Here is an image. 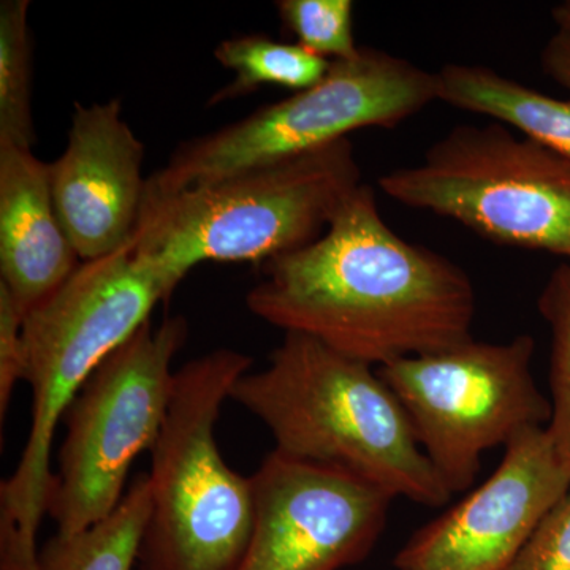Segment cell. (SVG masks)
Here are the masks:
<instances>
[{"label": "cell", "instance_id": "cell-1", "mask_svg": "<svg viewBox=\"0 0 570 570\" xmlns=\"http://www.w3.org/2000/svg\"><path fill=\"white\" fill-rule=\"evenodd\" d=\"M246 306L284 333L381 367L471 340L475 292L455 262L395 234L362 184L316 242L262 265Z\"/></svg>", "mask_w": 570, "mask_h": 570}, {"label": "cell", "instance_id": "cell-2", "mask_svg": "<svg viewBox=\"0 0 570 570\" xmlns=\"http://www.w3.org/2000/svg\"><path fill=\"white\" fill-rule=\"evenodd\" d=\"M174 292L160 269L129 246L81 262L55 295L24 317L32 422L17 469L0 485V570H40L37 532L55 480L56 430L94 371Z\"/></svg>", "mask_w": 570, "mask_h": 570}, {"label": "cell", "instance_id": "cell-3", "mask_svg": "<svg viewBox=\"0 0 570 570\" xmlns=\"http://www.w3.org/2000/svg\"><path fill=\"white\" fill-rule=\"evenodd\" d=\"M230 400L268 428L283 455L351 472L426 508L452 498L377 367L313 337L285 333L268 366L239 377Z\"/></svg>", "mask_w": 570, "mask_h": 570}, {"label": "cell", "instance_id": "cell-4", "mask_svg": "<svg viewBox=\"0 0 570 570\" xmlns=\"http://www.w3.org/2000/svg\"><path fill=\"white\" fill-rule=\"evenodd\" d=\"M351 138L167 195H145L134 254L178 287L205 262L262 266L324 235L362 186Z\"/></svg>", "mask_w": 570, "mask_h": 570}, {"label": "cell", "instance_id": "cell-5", "mask_svg": "<svg viewBox=\"0 0 570 570\" xmlns=\"http://www.w3.org/2000/svg\"><path fill=\"white\" fill-rule=\"evenodd\" d=\"M253 358L216 348L175 373L170 406L151 449V510L138 570H239L254 531L253 479L225 463L216 425Z\"/></svg>", "mask_w": 570, "mask_h": 570}, {"label": "cell", "instance_id": "cell-6", "mask_svg": "<svg viewBox=\"0 0 570 570\" xmlns=\"http://www.w3.org/2000/svg\"><path fill=\"white\" fill-rule=\"evenodd\" d=\"M436 100V73L389 52L362 48L354 59L332 62L313 88L184 141L149 176L145 195L175 194L302 156L367 127L390 129Z\"/></svg>", "mask_w": 570, "mask_h": 570}, {"label": "cell", "instance_id": "cell-7", "mask_svg": "<svg viewBox=\"0 0 570 570\" xmlns=\"http://www.w3.org/2000/svg\"><path fill=\"white\" fill-rule=\"evenodd\" d=\"M379 187L499 245L570 262V163L502 124L455 127L422 163L382 175Z\"/></svg>", "mask_w": 570, "mask_h": 570}, {"label": "cell", "instance_id": "cell-8", "mask_svg": "<svg viewBox=\"0 0 570 570\" xmlns=\"http://www.w3.org/2000/svg\"><path fill=\"white\" fill-rule=\"evenodd\" d=\"M189 335L183 316L141 326L94 371L63 415L47 515L56 534L75 535L108 519L126 497L134 461L163 431L176 371Z\"/></svg>", "mask_w": 570, "mask_h": 570}, {"label": "cell", "instance_id": "cell-9", "mask_svg": "<svg viewBox=\"0 0 570 570\" xmlns=\"http://www.w3.org/2000/svg\"><path fill=\"white\" fill-rule=\"evenodd\" d=\"M534 340H468L377 367L406 411L420 448L450 493L474 485L489 450L549 425L550 401L532 374Z\"/></svg>", "mask_w": 570, "mask_h": 570}, {"label": "cell", "instance_id": "cell-10", "mask_svg": "<svg viewBox=\"0 0 570 570\" xmlns=\"http://www.w3.org/2000/svg\"><path fill=\"white\" fill-rule=\"evenodd\" d=\"M254 531L239 570H341L365 560L393 498L341 469L273 450L250 475Z\"/></svg>", "mask_w": 570, "mask_h": 570}, {"label": "cell", "instance_id": "cell-11", "mask_svg": "<svg viewBox=\"0 0 570 570\" xmlns=\"http://www.w3.org/2000/svg\"><path fill=\"white\" fill-rule=\"evenodd\" d=\"M569 491L570 469L547 426L524 430L482 485L412 535L396 569L508 570Z\"/></svg>", "mask_w": 570, "mask_h": 570}, {"label": "cell", "instance_id": "cell-12", "mask_svg": "<svg viewBox=\"0 0 570 570\" xmlns=\"http://www.w3.org/2000/svg\"><path fill=\"white\" fill-rule=\"evenodd\" d=\"M145 145L122 116V102L75 104L67 145L48 164L56 213L81 262L132 245L146 181Z\"/></svg>", "mask_w": 570, "mask_h": 570}, {"label": "cell", "instance_id": "cell-13", "mask_svg": "<svg viewBox=\"0 0 570 570\" xmlns=\"http://www.w3.org/2000/svg\"><path fill=\"white\" fill-rule=\"evenodd\" d=\"M80 265L56 213L48 164L0 141V284L26 317Z\"/></svg>", "mask_w": 570, "mask_h": 570}, {"label": "cell", "instance_id": "cell-14", "mask_svg": "<svg viewBox=\"0 0 570 570\" xmlns=\"http://www.w3.org/2000/svg\"><path fill=\"white\" fill-rule=\"evenodd\" d=\"M438 100L487 116L570 163V99H557L483 66L436 71Z\"/></svg>", "mask_w": 570, "mask_h": 570}, {"label": "cell", "instance_id": "cell-15", "mask_svg": "<svg viewBox=\"0 0 570 570\" xmlns=\"http://www.w3.org/2000/svg\"><path fill=\"white\" fill-rule=\"evenodd\" d=\"M151 510V483L141 474L108 519L75 535L55 534L40 550V570H134Z\"/></svg>", "mask_w": 570, "mask_h": 570}, {"label": "cell", "instance_id": "cell-16", "mask_svg": "<svg viewBox=\"0 0 570 570\" xmlns=\"http://www.w3.org/2000/svg\"><path fill=\"white\" fill-rule=\"evenodd\" d=\"M214 59L235 78L214 94L208 102L212 107L247 96L262 86L303 91L317 85L332 67V62L307 51L296 41L285 43L262 33L220 41L214 50Z\"/></svg>", "mask_w": 570, "mask_h": 570}, {"label": "cell", "instance_id": "cell-17", "mask_svg": "<svg viewBox=\"0 0 570 570\" xmlns=\"http://www.w3.org/2000/svg\"><path fill=\"white\" fill-rule=\"evenodd\" d=\"M29 0L0 2V141L32 149L33 41Z\"/></svg>", "mask_w": 570, "mask_h": 570}, {"label": "cell", "instance_id": "cell-18", "mask_svg": "<svg viewBox=\"0 0 570 570\" xmlns=\"http://www.w3.org/2000/svg\"><path fill=\"white\" fill-rule=\"evenodd\" d=\"M539 313L551 332V417L547 431L570 469V262L551 273L539 296Z\"/></svg>", "mask_w": 570, "mask_h": 570}, {"label": "cell", "instance_id": "cell-19", "mask_svg": "<svg viewBox=\"0 0 570 570\" xmlns=\"http://www.w3.org/2000/svg\"><path fill=\"white\" fill-rule=\"evenodd\" d=\"M277 13L296 43L330 62L358 55L352 0H279Z\"/></svg>", "mask_w": 570, "mask_h": 570}, {"label": "cell", "instance_id": "cell-20", "mask_svg": "<svg viewBox=\"0 0 570 570\" xmlns=\"http://www.w3.org/2000/svg\"><path fill=\"white\" fill-rule=\"evenodd\" d=\"M508 570H570V491L540 521Z\"/></svg>", "mask_w": 570, "mask_h": 570}, {"label": "cell", "instance_id": "cell-21", "mask_svg": "<svg viewBox=\"0 0 570 570\" xmlns=\"http://www.w3.org/2000/svg\"><path fill=\"white\" fill-rule=\"evenodd\" d=\"M24 316L10 292L0 284V420L9 414L13 390L24 381L26 347L22 336Z\"/></svg>", "mask_w": 570, "mask_h": 570}, {"label": "cell", "instance_id": "cell-22", "mask_svg": "<svg viewBox=\"0 0 570 570\" xmlns=\"http://www.w3.org/2000/svg\"><path fill=\"white\" fill-rule=\"evenodd\" d=\"M540 62L543 71L570 92V37L561 32L554 33L547 41Z\"/></svg>", "mask_w": 570, "mask_h": 570}, {"label": "cell", "instance_id": "cell-23", "mask_svg": "<svg viewBox=\"0 0 570 570\" xmlns=\"http://www.w3.org/2000/svg\"><path fill=\"white\" fill-rule=\"evenodd\" d=\"M551 17H553L554 24H557V32L566 33V36L570 37V0L554 7L551 10Z\"/></svg>", "mask_w": 570, "mask_h": 570}]
</instances>
